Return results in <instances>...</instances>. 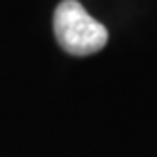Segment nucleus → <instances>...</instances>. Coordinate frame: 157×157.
Here are the masks:
<instances>
[{"mask_svg": "<svg viewBox=\"0 0 157 157\" xmlns=\"http://www.w3.org/2000/svg\"><path fill=\"white\" fill-rule=\"evenodd\" d=\"M53 31L59 47L78 57L98 53L108 41L106 27L90 17L78 0H63L57 4L53 14Z\"/></svg>", "mask_w": 157, "mask_h": 157, "instance_id": "f257e3e1", "label": "nucleus"}]
</instances>
